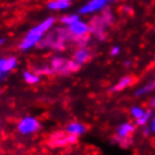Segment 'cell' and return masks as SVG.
Here are the masks:
<instances>
[{
    "instance_id": "cell-11",
    "label": "cell",
    "mask_w": 155,
    "mask_h": 155,
    "mask_svg": "<svg viewBox=\"0 0 155 155\" xmlns=\"http://www.w3.org/2000/svg\"><path fill=\"white\" fill-rule=\"evenodd\" d=\"M154 90H155V78L153 80H151L148 83H146L145 85H143V87H140V88H138V89L136 90L135 96L136 97H140V96L147 94L148 92H152Z\"/></svg>"
},
{
    "instance_id": "cell-12",
    "label": "cell",
    "mask_w": 155,
    "mask_h": 155,
    "mask_svg": "<svg viewBox=\"0 0 155 155\" xmlns=\"http://www.w3.org/2000/svg\"><path fill=\"white\" fill-rule=\"evenodd\" d=\"M23 78L28 84H37L39 82V80H41L39 75L36 72H34V71L33 72L31 71H24Z\"/></svg>"
},
{
    "instance_id": "cell-6",
    "label": "cell",
    "mask_w": 155,
    "mask_h": 155,
    "mask_svg": "<svg viewBox=\"0 0 155 155\" xmlns=\"http://www.w3.org/2000/svg\"><path fill=\"white\" fill-rule=\"evenodd\" d=\"M41 124L35 117H24L17 125V129L23 135H29L34 134L39 130Z\"/></svg>"
},
{
    "instance_id": "cell-23",
    "label": "cell",
    "mask_w": 155,
    "mask_h": 155,
    "mask_svg": "<svg viewBox=\"0 0 155 155\" xmlns=\"http://www.w3.org/2000/svg\"><path fill=\"white\" fill-rule=\"evenodd\" d=\"M62 1H66V2H70V1H72V0H62Z\"/></svg>"
},
{
    "instance_id": "cell-16",
    "label": "cell",
    "mask_w": 155,
    "mask_h": 155,
    "mask_svg": "<svg viewBox=\"0 0 155 155\" xmlns=\"http://www.w3.org/2000/svg\"><path fill=\"white\" fill-rule=\"evenodd\" d=\"M61 23L63 24V25H65L66 27L68 26H70V25H72L73 23H75V21H78V20H80V17L78 15H65L63 16V17H61Z\"/></svg>"
},
{
    "instance_id": "cell-21",
    "label": "cell",
    "mask_w": 155,
    "mask_h": 155,
    "mask_svg": "<svg viewBox=\"0 0 155 155\" xmlns=\"http://www.w3.org/2000/svg\"><path fill=\"white\" fill-rule=\"evenodd\" d=\"M142 133H143L145 136H148L150 134H151V128L147 127V126H143V128H142Z\"/></svg>"
},
{
    "instance_id": "cell-14",
    "label": "cell",
    "mask_w": 155,
    "mask_h": 155,
    "mask_svg": "<svg viewBox=\"0 0 155 155\" xmlns=\"http://www.w3.org/2000/svg\"><path fill=\"white\" fill-rule=\"evenodd\" d=\"M152 116H153V110H151V109L145 110V113L143 114V116L140 117L138 119L136 120V125H137V126H140V127L146 126L148 121H151Z\"/></svg>"
},
{
    "instance_id": "cell-19",
    "label": "cell",
    "mask_w": 155,
    "mask_h": 155,
    "mask_svg": "<svg viewBox=\"0 0 155 155\" xmlns=\"http://www.w3.org/2000/svg\"><path fill=\"white\" fill-rule=\"evenodd\" d=\"M5 69H4V58H0V80H2L5 77Z\"/></svg>"
},
{
    "instance_id": "cell-15",
    "label": "cell",
    "mask_w": 155,
    "mask_h": 155,
    "mask_svg": "<svg viewBox=\"0 0 155 155\" xmlns=\"http://www.w3.org/2000/svg\"><path fill=\"white\" fill-rule=\"evenodd\" d=\"M16 65H17V60H16V58L10 56V58H4V69L6 73L14 70L16 68Z\"/></svg>"
},
{
    "instance_id": "cell-13",
    "label": "cell",
    "mask_w": 155,
    "mask_h": 155,
    "mask_svg": "<svg viewBox=\"0 0 155 155\" xmlns=\"http://www.w3.org/2000/svg\"><path fill=\"white\" fill-rule=\"evenodd\" d=\"M47 7L50 8L51 10H63V9L70 7V2L62 1V0H52L47 4Z\"/></svg>"
},
{
    "instance_id": "cell-22",
    "label": "cell",
    "mask_w": 155,
    "mask_h": 155,
    "mask_svg": "<svg viewBox=\"0 0 155 155\" xmlns=\"http://www.w3.org/2000/svg\"><path fill=\"white\" fill-rule=\"evenodd\" d=\"M150 109H151V110L155 109V97H153L151 100H150Z\"/></svg>"
},
{
    "instance_id": "cell-9",
    "label": "cell",
    "mask_w": 155,
    "mask_h": 155,
    "mask_svg": "<svg viewBox=\"0 0 155 155\" xmlns=\"http://www.w3.org/2000/svg\"><path fill=\"white\" fill-rule=\"evenodd\" d=\"M134 82H135V78L133 77V75H125L114 87H111L109 89V91L110 92H119V91H123V90L127 89L128 87H130Z\"/></svg>"
},
{
    "instance_id": "cell-1",
    "label": "cell",
    "mask_w": 155,
    "mask_h": 155,
    "mask_svg": "<svg viewBox=\"0 0 155 155\" xmlns=\"http://www.w3.org/2000/svg\"><path fill=\"white\" fill-rule=\"evenodd\" d=\"M55 18L54 17H48L45 20H43L42 23L36 25L35 27H33L31 31H28L24 39L20 42L19 48L21 51H28L35 45H38V43L42 41V38L45 36L47 31H50V28L53 26Z\"/></svg>"
},
{
    "instance_id": "cell-25",
    "label": "cell",
    "mask_w": 155,
    "mask_h": 155,
    "mask_svg": "<svg viewBox=\"0 0 155 155\" xmlns=\"http://www.w3.org/2000/svg\"><path fill=\"white\" fill-rule=\"evenodd\" d=\"M0 130H1V125H0Z\"/></svg>"
},
{
    "instance_id": "cell-7",
    "label": "cell",
    "mask_w": 155,
    "mask_h": 155,
    "mask_svg": "<svg viewBox=\"0 0 155 155\" xmlns=\"http://www.w3.org/2000/svg\"><path fill=\"white\" fill-rule=\"evenodd\" d=\"M109 1H111V0H90L89 2H87L80 8L79 12L85 15V14H92V12H99L106 7V5L108 4Z\"/></svg>"
},
{
    "instance_id": "cell-20",
    "label": "cell",
    "mask_w": 155,
    "mask_h": 155,
    "mask_svg": "<svg viewBox=\"0 0 155 155\" xmlns=\"http://www.w3.org/2000/svg\"><path fill=\"white\" fill-rule=\"evenodd\" d=\"M150 128H151V132L155 134V114L151 118V126H150Z\"/></svg>"
},
{
    "instance_id": "cell-5",
    "label": "cell",
    "mask_w": 155,
    "mask_h": 155,
    "mask_svg": "<svg viewBox=\"0 0 155 155\" xmlns=\"http://www.w3.org/2000/svg\"><path fill=\"white\" fill-rule=\"evenodd\" d=\"M78 136L71 135L66 132H55L50 136L48 144L51 147H63L77 143Z\"/></svg>"
},
{
    "instance_id": "cell-2",
    "label": "cell",
    "mask_w": 155,
    "mask_h": 155,
    "mask_svg": "<svg viewBox=\"0 0 155 155\" xmlns=\"http://www.w3.org/2000/svg\"><path fill=\"white\" fill-rule=\"evenodd\" d=\"M50 66L53 73L60 74V75H66V74L77 72L81 68L73 58L70 60V58H62V56H55L52 58Z\"/></svg>"
},
{
    "instance_id": "cell-18",
    "label": "cell",
    "mask_w": 155,
    "mask_h": 155,
    "mask_svg": "<svg viewBox=\"0 0 155 155\" xmlns=\"http://www.w3.org/2000/svg\"><path fill=\"white\" fill-rule=\"evenodd\" d=\"M120 53V47L119 46H113L110 50V55L111 56H117Z\"/></svg>"
},
{
    "instance_id": "cell-10",
    "label": "cell",
    "mask_w": 155,
    "mask_h": 155,
    "mask_svg": "<svg viewBox=\"0 0 155 155\" xmlns=\"http://www.w3.org/2000/svg\"><path fill=\"white\" fill-rule=\"evenodd\" d=\"M65 130L71 135H75V136H80L82 134H84L87 132V126L81 123H78V121H74V123H71L66 126Z\"/></svg>"
},
{
    "instance_id": "cell-8",
    "label": "cell",
    "mask_w": 155,
    "mask_h": 155,
    "mask_svg": "<svg viewBox=\"0 0 155 155\" xmlns=\"http://www.w3.org/2000/svg\"><path fill=\"white\" fill-rule=\"evenodd\" d=\"M91 58H92V53H91V51L89 48H87V46L79 47L73 54V60L80 66L89 62Z\"/></svg>"
},
{
    "instance_id": "cell-4",
    "label": "cell",
    "mask_w": 155,
    "mask_h": 155,
    "mask_svg": "<svg viewBox=\"0 0 155 155\" xmlns=\"http://www.w3.org/2000/svg\"><path fill=\"white\" fill-rule=\"evenodd\" d=\"M136 126L132 123H124L117 127L116 142L123 147H128L132 144V135Z\"/></svg>"
},
{
    "instance_id": "cell-17",
    "label": "cell",
    "mask_w": 155,
    "mask_h": 155,
    "mask_svg": "<svg viewBox=\"0 0 155 155\" xmlns=\"http://www.w3.org/2000/svg\"><path fill=\"white\" fill-rule=\"evenodd\" d=\"M144 113H145V109H143L142 107H140V106H135V107H133V108L130 109V114H132L133 118H135L136 120L138 119L140 117L143 116Z\"/></svg>"
},
{
    "instance_id": "cell-24",
    "label": "cell",
    "mask_w": 155,
    "mask_h": 155,
    "mask_svg": "<svg viewBox=\"0 0 155 155\" xmlns=\"http://www.w3.org/2000/svg\"><path fill=\"white\" fill-rule=\"evenodd\" d=\"M153 63H155V56H154V60H153Z\"/></svg>"
},
{
    "instance_id": "cell-3",
    "label": "cell",
    "mask_w": 155,
    "mask_h": 155,
    "mask_svg": "<svg viewBox=\"0 0 155 155\" xmlns=\"http://www.w3.org/2000/svg\"><path fill=\"white\" fill-rule=\"evenodd\" d=\"M111 20H113L111 17L108 18L106 15L98 16L96 18H93L89 24L90 34L97 36L98 38L104 39L106 36V28L111 24Z\"/></svg>"
}]
</instances>
